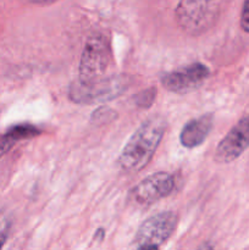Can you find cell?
Masks as SVG:
<instances>
[{
	"label": "cell",
	"mask_w": 249,
	"mask_h": 250,
	"mask_svg": "<svg viewBox=\"0 0 249 250\" xmlns=\"http://www.w3.org/2000/svg\"><path fill=\"white\" fill-rule=\"evenodd\" d=\"M166 120L160 115L146 119L132 134L119 156V165L126 172L143 170L155 154L164 133Z\"/></svg>",
	"instance_id": "cell-1"
},
{
	"label": "cell",
	"mask_w": 249,
	"mask_h": 250,
	"mask_svg": "<svg viewBox=\"0 0 249 250\" xmlns=\"http://www.w3.org/2000/svg\"><path fill=\"white\" fill-rule=\"evenodd\" d=\"M111 60L110 44L104 34L95 32L88 37L80 62L78 82L90 84L104 78Z\"/></svg>",
	"instance_id": "cell-2"
},
{
	"label": "cell",
	"mask_w": 249,
	"mask_h": 250,
	"mask_svg": "<svg viewBox=\"0 0 249 250\" xmlns=\"http://www.w3.org/2000/svg\"><path fill=\"white\" fill-rule=\"evenodd\" d=\"M220 2L181 1L176 7V20L183 32L199 36L216 21Z\"/></svg>",
	"instance_id": "cell-3"
},
{
	"label": "cell",
	"mask_w": 249,
	"mask_h": 250,
	"mask_svg": "<svg viewBox=\"0 0 249 250\" xmlns=\"http://www.w3.org/2000/svg\"><path fill=\"white\" fill-rule=\"evenodd\" d=\"M129 85V78L124 76H111L102 78L90 84L73 83L68 90V97L78 104H93L111 100L121 95Z\"/></svg>",
	"instance_id": "cell-4"
},
{
	"label": "cell",
	"mask_w": 249,
	"mask_h": 250,
	"mask_svg": "<svg viewBox=\"0 0 249 250\" xmlns=\"http://www.w3.org/2000/svg\"><path fill=\"white\" fill-rule=\"evenodd\" d=\"M173 189H175V177L171 173L160 171L142 180L132 189L131 198L137 205L149 207L168 197Z\"/></svg>",
	"instance_id": "cell-5"
},
{
	"label": "cell",
	"mask_w": 249,
	"mask_h": 250,
	"mask_svg": "<svg viewBox=\"0 0 249 250\" xmlns=\"http://www.w3.org/2000/svg\"><path fill=\"white\" fill-rule=\"evenodd\" d=\"M177 226V216L172 211H164L148 217L138 229L136 243L138 246L159 247L171 238Z\"/></svg>",
	"instance_id": "cell-6"
},
{
	"label": "cell",
	"mask_w": 249,
	"mask_h": 250,
	"mask_svg": "<svg viewBox=\"0 0 249 250\" xmlns=\"http://www.w3.org/2000/svg\"><path fill=\"white\" fill-rule=\"evenodd\" d=\"M209 76L210 70L208 66L202 62H194L176 71L165 73L161 77V84L168 92L186 94L199 88Z\"/></svg>",
	"instance_id": "cell-7"
},
{
	"label": "cell",
	"mask_w": 249,
	"mask_h": 250,
	"mask_svg": "<svg viewBox=\"0 0 249 250\" xmlns=\"http://www.w3.org/2000/svg\"><path fill=\"white\" fill-rule=\"evenodd\" d=\"M249 146V115L242 117L217 144L215 161L228 164L242 155Z\"/></svg>",
	"instance_id": "cell-8"
},
{
	"label": "cell",
	"mask_w": 249,
	"mask_h": 250,
	"mask_svg": "<svg viewBox=\"0 0 249 250\" xmlns=\"http://www.w3.org/2000/svg\"><path fill=\"white\" fill-rule=\"evenodd\" d=\"M214 124V116L205 114L198 119H193L185 125L180 134V142L185 148H197L209 136Z\"/></svg>",
	"instance_id": "cell-9"
},
{
	"label": "cell",
	"mask_w": 249,
	"mask_h": 250,
	"mask_svg": "<svg viewBox=\"0 0 249 250\" xmlns=\"http://www.w3.org/2000/svg\"><path fill=\"white\" fill-rule=\"evenodd\" d=\"M41 133L38 128L36 126H32V125H17V126L11 127V128L7 129L5 132L9 138H11L12 141L16 143L19 141H23V139H29V138H34L37 137L38 134Z\"/></svg>",
	"instance_id": "cell-10"
},
{
	"label": "cell",
	"mask_w": 249,
	"mask_h": 250,
	"mask_svg": "<svg viewBox=\"0 0 249 250\" xmlns=\"http://www.w3.org/2000/svg\"><path fill=\"white\" fill-rule=\"evenodd\" d=\"M155 95H156V88L150 87L148 89L143 90L139 94L134 95V103H136L137 106L142 107V109H146V107L150 106L151 104L155 100Z\"/></svg>",
	"instance_id": "cell-11"
},
{
	"label": "cell",
	"mask_w": 249,
	"mask_h": 250,
	"mask_svg": "<svg viewBox=\"0 0 249 250\" xmlns=\"http://www.w3.org/2000/svg\"><path fill=\"white\" fill-rule=\"evenodd\" d=\"M10 229H11V220L10 216L4 211H0V250L2 249L6 239L9 237Z\"/></svg>",
	"instance_id": "cell-12"
},
{
	"label": "cell",
	"mask_w": 249,
	"mask_h": 250,
	"mask_svg": "<svg viewBox=\"0 0 249 250\" xmlns=\"http://www.w3.org/2000/svg\"><path fill=\"white\" fill-rule=\"evenodd\" d=\"M14 146L15 142L12 141L11 138H9L6 134L4 133L2 136H0V159H1Z\"/></svg>",
	"instance_id": "cell-13"
},
{
	"label": "cell",
	"mask_w": 249,
	"mask_h": 250,
	"mask_svg": "<svg viewBox=\"0 0 249 250\" xmlns=\"http://www.w3.org/2000/svg\"><path fill=\"white\" fill-rule=\"evenodd\" d=\"M241 27L244 32L249 33V0L243 4L241 14Z\"/></svg>",
	"instance_id": "cell-14"
},
{
	"label": "cell",
	"mask_w": 249,
	"mask_h": 250,
	"mask_svg": "<svg viewBox=\"0 0 249 250\" xmlns=\"http://www.w3.org/2000/svg\"><path fill=\"white\" fill-rule=\"evenodd\" d=\"M138 250H159V247L150 246V244H145V246H139Z\"/></svg>",
	"instance_id": "cell-15"
},
{
	"label": "cell",
	"mask_w": 249,
	"mask_h": 250,
	"mask_svg": "<svg viewBox=\"0 0 249 250\" xmlns=\"http://www.w3.org/2000/svg\"><path fill=\"white\" fill-rule=\"evenodd\" d=\"M198 250H214V248L211 247V244L204 243V244H202V246L199 247V249H198Z\"/></svg>",
	"instance_id": "cell-16"
}]
</instances>
